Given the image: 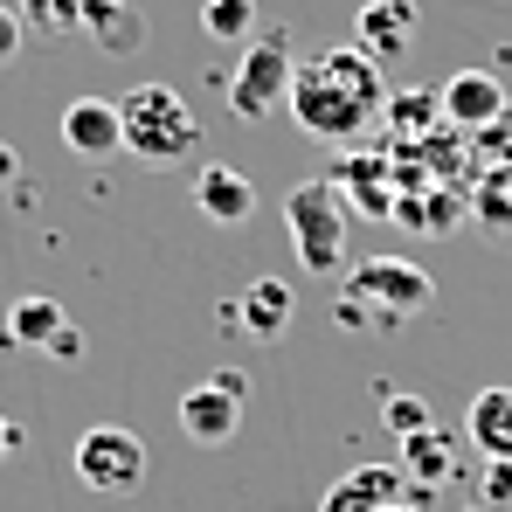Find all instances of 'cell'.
<instances>
[{"instance_id":"6da1fadb","label":"cell","mask_w":512,"mask_h":512,"mask_svg":"<svg viewBox=\"0 0 512 512\" xmlns=\"http://www.w3.org/2000/svg\"><path fill=\"white\" fill-rule=\"evenodd\" d=\"M388 97L395 90L381 84V63H367L353 42L346 49H319L298 63L291 77V118L326 139V146H360L374 125H388Z\"/></svg>"},{"instance_id":"7a4b0ae2","label":"cell","mask_w":512,"mask_h":512,"mask_svg":"<svg viewBox=\"0 0 512 512\" xmlns=\"http://www.w3.org/2000/svg\"><path fill=\"white\" fill-rule=\"evenodd\" d=\"M436 305V277L416 270L409 256H374L360 270H346L340 298H333V319L346 333H402L409 319H423Z\"/></svg>"},{"instance_id":"3957f363","label":"cell","mask_w":512,"mask_h":512,"mask_svg":"<svg viewBox=\"0 0 512 512\" xmlns=\"http://www.w3.org/2000/svg\"><path fill=\"white\" fill-rule=\"evenodd\" d=\"M118 125H125V153H132L139 167H153V173L187 167L194 146H201L194 104H187L173 84H132L125 97H118Z\"/></svg>"},{"instance_id":"277c9868","label":"cell","mask_w":512,"mask_h":512,"mask_svg":"<svg viewBox=\"0 0 512 512\" xmlns=\"http://www.w3.org/2000/svg\"><path fill=\"white\" fill-rule=\"evenodd\" d=\"M346 222H353V208L340 201L333 180H298V187L284 194L291 250H298V263H305L312 277H333V270L346 263Z\"/></svg>"},{"instance_id":"5b68a950","label":"cell","mask_w":512,"mask_h":512,"mask_svg":"<svg viewBox=\"0 0 512 512\" xmlns=\"http://www.w3.org/2000/svg\"><path fill=\"white\" fill-rule=\"evenodd\" d=\"M291 77H298L291 35L284 28H263V42H243V63L229 77V111L243 125H263V118L291 111Z\"/></svg>"},{"instance_id":"8992f818","label":"cell","mask_w":512,"mask_h":512,"mask_svg":"<svg viewBox=\"0 0 512 512\" xmlns=\"http://www.w3.org/2000/svg\"><path fill=\"white\" fill-rule=\"evenodd\" d=\"M146 471H153V457H146V443H139L125 423H97V429L77 436V478H84L90 492L132 499V492L146 485Z\"/></svg>"},{"instance_id":"52a82bcc","label":"cell","mask_w":512,"mask_h":512,"mask_svg":"<svg viewBox=\"0 0 512 512\" xmlns=\"http://www.w3.org/2000/svg\"><path fill=\"white\" fill-rule=\"evenodd\" d=\"M243 402H250V381H243L236 367L194 381V388L180 395V409H173V416H180V436L201 443V450H222V443L243 429Z\"/></svg>"},{"instance_id":"ba28073f","label":"cell","mask_w":512,"mask_h":512,"mask_svg":"<svg viewBox=\"0 0 512 512\" xmlns=\"http://www.w3.org/2000/svg\"><path fill=\"white\" fill-rule=\"evenodd\" d=\"M222 326L243 333V340H256V346H277L284 333H291V284H284V277L243 284V298L222 305Z\"/></svg>"},{"instance_id":"9c48e42d","label":"cell","mask_w":512,"mask_h":512,"mask_svg":"<svg viewBox=\"0 0 512 512\" xmlns=\"http://www.w3.org/2000/svg\"><path fill=\"white\" fill-rule=\"evenodd\" d=\"M416 28H423L416 0H367V7L353 14V49H360L367 63H395V56L416 49Z\"/></svg>"},{"instance_id":"30bf717a","label":"cell","mask_w":512,"mask_h":512,"mask_svg":"<svg viewBox=\"0 0 512 512\" xmlns=\"http://www.w3.org/2000/svg\"><path fill=\"white\" fill-rule=\"evenodd\" d=\"M340 187V201L353 215H388L395 222V194H402V167L395 160H374V153H346L340 167L326 173Z\"/></svg>"},{"instance_id":"8fae6325","label":"cell","mask_w":512,"mask_h":512,"mask_svg":"<svg viewBox=\"0 0 512 512\" xmlns=\"http://www.w3.org/2000/svg\"><path fill=\"white\" fill-rule=\"evenodd\" d=\"M409 499V478L402 464H353L346 478H333L319 492V512H388Z\"/></svg>"},{"instance_id":"7c38bea8","label":"cell","mask_w":512,"mask_h":512,"mask_svg":"<svg viewBox=\"0 0 512 512\" xmlns=\"http://www.w3.org/2000/svg\"><path fill=\"white\" fill-rule=\"evenodd\" d=\"M63 146L77 153V160H111V153H125V125H118V97H70L63 104Z\"/></svg>"},{"instance_id":"4fadbf2b","label":"cell","mask_w":512,"mask_h":512,"mask_svg":"<svg viewBox=\"0 0 512 512\" xmlns=\"http://www.w3.org/2000/svg\"><path fill=\"white\" fill-rule=\"evenodd\" d=\"M436 104H443V125H450V132H471V139H478V132L506 111L512 97H506V84H499V77H485V70H457L450 84L436 90Z\"/></svg>"},{"instance_id":"5bb4252c","label":"cell","mask_w":512,"mask_h":512,"mask_svg":"<svg viewBox=\"0 0 512 512\" xmlns=\"http://www.w3.org/2000/svg\"><path fill=\"white\" fill-rule=\"evenodd\" d=\"M457 471H464V436H450V429H416V436H402V478H409V492H443V485H457Z\"/></svg>"},{"instance_id":"9a60e30c","label":"cell","mask_w":512,"mask_h":512,"mask_svg":"<svg viewBox=\"0 0 512 512\" xmlns=\"http://www.w3.org/2000/svg\"><path fill=\"white\" fill-rule=\"evenodd\" d=\"M194 208H201L215 229H243L256 215V187L236 167H215V160H208V167L194 173Z\"/></svg>"},{"instance_id":"2e32d148","label":"cell","mask_w":512,"mask_h":512,"mask_svg":"<svg viewBox=\"0 0 512 512\" xmlns=\"http://www.w3.org/2000/svg\"><path fill=\"white\" fill-rule=\"evenodd\" d=\"M464 443L485 464H512V388H485L464 409Z\"/></svg>"},{"instance_id":"e0dca14e","label":"cell","mask_w":512,"mask_h":512,"mask_svg":"<svg viewBox=\"0 0 512 512\" xmlns=\"http://www.w3.org/2000/svg\"><path fill=\"white\" fill-rule=\"evenodd\" d=\"M464 215H471L492 243H512V167H478L471 194H464Z\"/></svg>"},{"instance_id":"ac0fdd59","label":"cell","mask_w":512,"mask_h":512,"mask_svg":"<svg viewBox=\"0 0 512 512\" xmlns=\"http://www.w3.org/2000/svg\"><path fill=\"white\" fill-rule=\"evenodd\" d=\"M63 326H70V312H63L56 298H35V291L14 298V312H7V340L28 346V353H35V346H56V340H63Z\"/></svg>"},{"instance_id":"d6986e66","label":"cell","mask_w":512,"mask_h":512,"mask_svg":"<svg viewBox=\"0 0 512 512\" xmlns=\"http://www.w3.org/2000/svg\"><path fill=\"white\" fill-rule=\"evenodd\" d=\"M84 28H97L104 56H132V42H139V21L125 0H84Z\"/></svg>"},{"instance_id":"ffe728a7","label":"cell","mask_w":512,"mask_h":512,"mask_svg":"<svg viewBox=\"0 0 512 512\" xmlns=\"http://www.w3.org/2000/svg\"><path fill=\"white\" fill-rule=\"evenodd\" d=\"M429 125H443V104H436L429 90H395V97H388V125H381V132H395V139L409 146V139H423Z\"/></svg>"},{"instance_id":"44dd1931","label":"cell","mask_w":512,"mask_h":512,"mask_svg":"<svg viewBox=\"0 0 512 512\" xmlns=\"http://www.w3.org/2000/svg\"><path fill=\"white\" fill-rule=\"evenodd\" d=\"M208 42H256V0H201Z\"/></svg>"},{"instance_id":"7402d4cb","label":"cell","mask_w":512,"mask_h":512,"mask_svg":"<svg viewBox=\"0 0 512 512\" xmlns=\"http://www.w3.org/2000/svg\"><path fill=\"white\" fill-rule=\"evenodd\" d=\"M21 21H35L42 35H77L84 28V0H21Z\"/></svg>"},{"instance_id":"603a6c76","label":"cell","mask_w":512,"mask_h":512,"mask_svg":"<svg viewBox=\"0 0 512 512\" xmlns=\"http://www.w3.org/2000/svg\"><path fill=\"white\" fill-rule=\"evenodd\" d=\"M381 416H388V429H395V436H416V429L436 423L423 395H402V388H381Z\"/></svg>"},{"instance_id":"cb8c5ba5","label":"cell","mask_w":512,"mask_h":512,"mask_svg":"<svg viewBox=\"0 0 512 512\" xmlns=\"http://www.w3.org/2000/svg\"><path fill=\"white\" fill-rule=\"evenodd\" d=\"M478 160H485V167H512V104L478 132Z\"/></svg>"},{"instance_id":"d4e9b609","label":"cell","mask_w":512,"mask_h":512,"mask_svg":"<svg viewBox=\"0 0 512 512\" xmlns=\"http://www.w3.org/2000/svg\"><path fill=\"white\" fill-rule=\"evenodd\" d=\"M485 506L512 512V464H485Z\"/></svg>"},{"instance_id":"484cf974","label":"cell","mask_w":512,"mask_h":512,"mask_svg":"<svg viewBox=\"0 0 512 512\" xmlns=\"http://www.w3.org/2000/svg\"><path fill=\"white\" fill-rule=\"evenodd\" d=\"M14 56H21V14H14V7H0V70H7Z\"/></svg>"},{"instance_id":"4316f807","label":"cell","mask_w":512,"mask_h":512,"mask_svg":"<svg viewBox=\"0 0 512 512\" xmlns=\"http://www.w3.org/2000/svg\"><path fill=\"white\" fill-rule=\"evenodd\" d=\"M49 353H56V360H77V353H84V340H77V326H63V340L49 346Z\"/></svg>"},{"instance_id":"83f0119b","label":"cell","mask_w":512,"mask_h":512,"mask_svg":"<svg viewBox=\"0 0 512 512\" xmlns=\"http://www.w3.org/2000/svg\"><path fill=\"white\" fill-rule=\"evenodd\" d=\"M14 443H21V429H14V423H7V416H0V457H7Z\"/></svg>"},{"instance_id":"f1b7e54d","label":"cell","mask_w":512,"mask_h":512,"mask_svg":"<svg viewBox=\"0 0 512 512\" xmlns=\"http://www.w3.org/2000/svg\"><path fill=\"white\" fill-rule=\"evenodd\" d=\"M0 180H14V146H0Z\"/></svg>"},{"instance_id":"f546056e","label":"cell","mask_w":512,"mask_h":512,"mask_svg":"<svg viewBox=\"0 0 512 512\" xmlns=\"http://www.w3.org/2000/svg\"><path fill=\"white\" fill-rule=\"evenodd\" d=\"M388 512H423V506H388Z\"/></svg>"}]
</instances>
